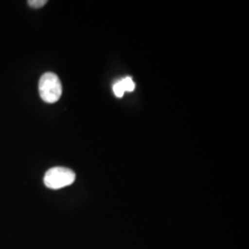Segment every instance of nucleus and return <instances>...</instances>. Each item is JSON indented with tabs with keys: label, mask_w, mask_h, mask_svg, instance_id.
<instances>
[{
	"label": "nucleus",
	"mask_w": 249,
	"mask_h": 249,
	"mask_svg": "<svg viewBox=\"0 0 249 249\" xmlns=\"http://www.w3.org/2000/svg\"><path fill=\"white\" fill-rule=\"evenodd\" d=\"M113 90H114V93H115V95H116V97H118V98L123 97V95H124V88H123V86H122V84H121V82H120V80H118L117 82H116V83L114 84Z\"/></svg>",
	"instance_id": "4"
},
{
	"label": "nucleus",
	"mask_w": 249,
	"mask_h": 249,
	"mask_svg": "<svg viewBox=\"0 0 249 249\" xmlns=\"http://www.w3.org/2000/svg\"><path fill=\"white\" fill-rule=\"evenodd\" d=\"M47 3L46 0H30L28 1V5L34 9H41Z\"/></svg>",
	"instance_id": "5"
},
{
	"label": "nucleus",
	"mask_w": 249,
	"mask_h": 249,
	"mask_svg": "<svg viewBox=\"0 0 249 249\" xmlns=\"http://www.w3.org/2000/svg\"><path fill=\"white\" fill-rule=\"evenodd\" d=\"M39 92L45 103H56L62 95V84L59 78L52 72L45 73L39 81Z\"/></svg>",
	"instance_id": "1"
},
{
	"label": "nucleus",
	"mask_w": 249,
	"mask_h": 249,
	"mask_svg": "<svg viewBox=\"0 0 249 249\" xmlns=\"http://www.w3.org/2000/svg\"><path fill=\"white\" fill-rule=\"evenodd\" d=\"M76 179V175L72 170L66 167H53L45 173L44 183L51 189H60L71 186Z\"/></svg>",
	"instance_id": "2"
},
{
	"label": "nucleus",
	"mask_w": 249,
	"mask_h": 249,
	"mask_svg": "<svg viewBox=\"0 0 249 249\" xmlns=\"http://www.w3.org/2000/svg\"><path fill=\"white\" fill-rule=\"evenodd\" d=\"M120 82H121V84H122V86L124 88V92L125 91H133L134 89H135L136 85H135L133 80H132L130 77H125L124 79L120 80Z\"/></svg>",
	"instance_id": "3"
}]
</instances>
